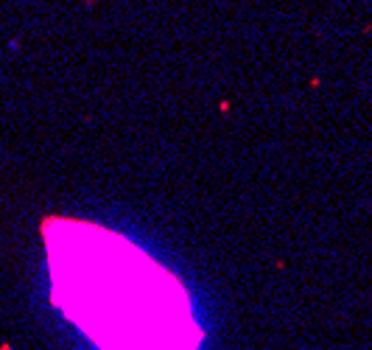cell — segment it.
<instances>
[{"label":"cell","mask_w":372,"mask_h":350,"mask_svg":"<svg viewBox=\"0 0 372 350\" xmlns=\"http://www.w3.org/2000/svg\"><path fill=\"white\" fill-rule=\"evenodd\" d=\"M129 244H118L112 267V244L104 235H84L76 227L54 224L48 235L54 294L62 311L101 350H196V325L188 305H174L168 275L149 280L151 261L132 267Z\"/></svg>","instance_id":"cell-1"}]
</instances>
